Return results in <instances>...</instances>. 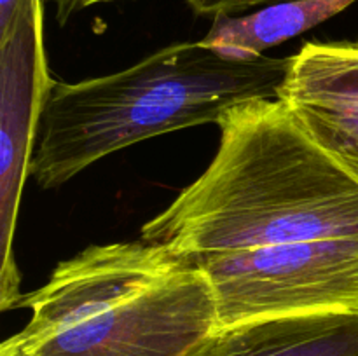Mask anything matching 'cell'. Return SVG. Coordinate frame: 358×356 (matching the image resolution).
<instances>
[{"mask_svg": "<svg viewBox=\"0 0 358 356\" xmlns=\"http://www.w3.org/2000/svg\"><path fill=\"white\" fill-rule=\"evenodd\" d=\"M217 126L210 166L142 227L143 241L191 257L358 237V180L285 101L238 105Z\"/></svg>", "mask_w": 358, "mask_h": 356, "instance_id": "cell-1", "label": "cell"}, {"mask_svg": "<svg viewBox=\"0 0 358 356\" xmlns=\"http://www.w3.org/2000/svg\"><path fill=\"white\" fill-rule=\"evenodd\" d=\"M10 309L31 318L0 356H199L220 330L205 271L143 239L86 248Z\"/></svg>", "mask_w": 358, "mask_h": 356, "instance_id": "cell-2", "label": "cell"}, {"mask_svg": "<svg viewBox=\"0 0 358 356\" xmlns=\"http://www.w3.org/2000/svg\"><path fill=\"white\" fill-rule=\"evenodd\" d=\"M290 63L292 56L238 61L182 42L110 75L52 80L28 175L38 187L56 188L143 140L219 124L238 105L278 98Z\"/></svg>", "mask_w": 358, "mask_h": 356, "instance_id": "cell-3", "label": "cell"}, {"mask_svg": "<svg viewBox=\"0 0 358 356\" xmlns=\"http://www.w3.org/2000/svg\"><path fill=\"white\" fill-rule=\"evenodd\" d=\"M187 258L212 283L220 330L280 314H358V237Z\"/></svg>", "mask_w": 358, "mask_h": 356, "instance_id": "cell-4", "label": "cell"}, {"mask_svg": "<svg viewBox=\"0 0 358 356\" xmlns=\"http://www.w3.org/2000/svg\"><path fill=\"white\" fill-rule=\"evenodd\" d=\"M44 0L23 7L6 38L2 52V297L0 307L9 311L21 297L20 272L13 260L10 239L17 206L28 177L38 119L52 79L48 73L42 42Z\"/></svg>", "mask_w": 358, "mask_h": 356, "instance_id": "cell-5", "label": "cell"}, {"mask_svg": "<svg viewBox=\"0 0 358 356\" xmlns=\"http://www.w3.org/2000/svg\"><path fill=\"white\" fill-rule=\"evenodd\" d=\"M278 98L358 180V40L304 44Z\"/></svg>", "mask_w": 358, "mask_h": 356, "instance_id": "cell-6", "label": "cell"}, {"mask_svg": "<svg viewBox=\"0 0 358 356\" xmlns=\"http://www.w3.org/2000/svg\"><path fill=\"white\" fill-rule=\"evenodd\" d=\"M199 356H358V314L257 318L219 330Z\"/></svg>", "mask_w": 358, "mask_h": 356, "instance_id": "cell-7", "label": "cell"}, {"mask_svg": "<svg viewBox=\"0 0 358 356\" xmlns=\"http://www.w3.org/2000/svg\"><path fill=\"white\" fill-rule=\"evenodd\" d=\"M355 0H285L247 16L213 17L203 47L227 59L248 61L262 58L266 49L297 37L350 7Z\"/></svg>", "mask_w": 358, "mask_h": 356, "instance_id": "cell-8", "label": "cell"}, {"mask_svg": "<svg viewBox=\"0 0 358 356\" xmlns=\"http://www.w3.org/2000/svg\"><path fill=\"white\" fill-rule=\"evenodd\" d=\"M285 2V0H187L191 9L199 16H220V14H229L240 10L252 9V7L262 6V3H276Z\"/></svg>", "mask_w": 358, "mask_h": 356, "instance_id": "cell-9", "label": "cell"}, {"mask_svg": "<svg viewBox=\"0 0 358 356\" xmlns=\"http://www.w3.org/2000/svg\"><path fill=\"white\" fill-rule=\"evenodd\" d=\"M28 2L31 0H0V40L7 37L10 27Z\"/></svg>", "mask_w": 358, "mask_h": 356, "instance_id": "cell-10", "label": "cell"}, {"mask_svg": "<svg viewBox=\"0 0 358 356\" xmlns=\"http://www.w3.org/2000/svg\"><path fill=\"white\" fill-rule=\"evenodd\" d=\"M56 6H58V16L62 23H65L66 17L72 16L73 13L80 9H86V7L94 6V3L101 2H110V0H55Z\"/></svg>", "mask_w": 358, "mask_h": 356, "instance_id": "cell-11", "label": "cell"}, {"mask_svg": "<svg viewBox=\"0 0 358 356\" xmlns=\"http://www.w3.org/2000/svg\"><path fill=\"white\" fill-rule=\"evenodd\" d=\"M44 2H45V0H44Z\"/></svg>", "mask_w": 358, "mask_h": 356, "instance_id": "cell-12", "label": "cell"}]
</instances>
